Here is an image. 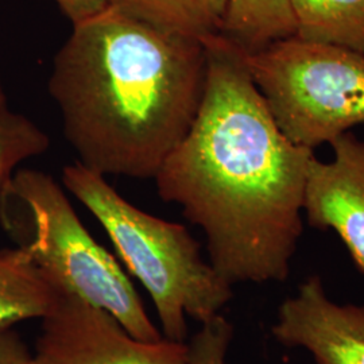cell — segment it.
I'll use <instances>...</instances> for the list:
<instances>
[{
    "mask_svg": "<svg viewBox=\"0 0 364 364\" xmlns=\"http://www.w3.org/2000/svg\"><path fill=\"white\" fill-rule=\"evenodd\" d=\"M234 338V326L218 314L201 323L186 344L189 364H227V353Z\"/></svg>",
    "mask_w": 364,
    "mask_h": 364,
    "instance_id": "cell-14",
    "label": "cell"
},
{
    "mask_svg": "<svg viewBox=\"0 0 364 364\" xmlns=\"http://www.w3.org/2000/svg\"><path fill=\"white\" fill-rule=\"evenodd\" d=\"M273 338L309 352L316 364H364V306L328 297L323 279L311 275L278 308Z\"/></svg>",
    "mask_w": 364,
    "mask_h": 364,
    "instance_id": "cell-7",
    "label": "cell"
},
{
    "mask_svg": "<svg viewBox=\"0 0 364 364\" xmlns=\"http://www.w3.org/2000/svg\"><path fill=\"white\" fill-rule=\"evenodd\" d=\"M49 149V135L31 119L10 107L0 76V188L22 162L42 156Z\"/></svg>",
    "mask_w": 364,
    "mask_h": 364,
    "instance_id": "cell-13",
    "label": "cell"
},
{
    "mask_svg": "<svg viewBox=\"0 0 364 364\" xmlns=\"http://www.w3.org/2000/svg\"><path fill=\"white\" fill-rule=\"evenodd\" d=\"M203 43V103L156 173L158 195L201 228L209 263L231 287L284 282L304 230L314 150L278 127L246 53L220 34Z\"/></svg>",
    "mask_w": 364,
    "mask_h": 364,
    "instance_id": "cell-1",
    "label": "cell"
},
{
    "mask_svg": "<svg viewBox=\"0 0 364 364\" xmlns=\"http://www.w3.org/2000/svg\"><path fill=\"white\" fill-rule=\"evenodd\" d=\"M333 159H313L304 212L318 230L333 231L364 274V141L346 132L331 142Z\"/></svg>",
    "mask_w": 364,
    "mask_h": 364,
    "instance_id": "cell-8",
    "label": "cell"
},
{
    "mask_svg": "<svg viewBox=\"0 0 364 364\" xmlns=\"http://www.w3.org/2000/svg\"><path fill=\"white\" fill-rule=\"evenodd\" d=\"M0 223L58 293L105 309L134 338H164L127 274L90 234L52 176L16 170L0 188Z\"/></svg>",
    "mask_w": 364,
    "mask_h": 364,
    "instance_id": "cell-4",
    "label": "cell"
},
{
    "mask_svg": "<svg viewBox=\"0 0 364 364\" xmlns=\"http://www.w3.org/2000/svg\"><path fill=\"white\" fill-rule=\"evenodd\" d=\"M0 364H33V352L14 328L0 331Z\"/></svg>",
    "mask_w": 364,
    "mask_h": 364,
    "instance_id": "cell-16",
    "label": "cell"
},
{
    "mask_svg": "<svg viewBox=\"0 0 364 364\" xmlns=\"http://www.w3.org/2000/svg\"><path fill=\"white\" fill-rule=\"evenodd\" d=\"M60 293L45 279L21 247L0 250V331L15 324L45 318Z\"/></svg>",
    "mask_w": 364,
    "mask_h": 364,
    "instance_id": "cell-9",
    "label": "cell"
},
{
    "mask_svg": "<svg viewBox=\"0 0 364 364\" xmlns=\"http://www.w3.org/2000/svg\"><path fill=\"white\" fill-rule=\"evenodd\" d=\"M248 72L278 127L314 150L364 124V55L299 38L246 53Z\"/></svg>",
    "mask_w": 364,
    "mask_h": 364,
    "instance_id": "cell-5",
    "label": "cell"
},
{
    "mask_svg": "<svg viewBox=\"0 0 364 364\" xmlns=\"http://www.w3.org/2000/svg\"><path fill=\"white\" fill-rule=\"evenodd\" d=\"M60 10L72 25H77L107 9L117 4L119 0H54Z\"/></svg>",
    "mask_w": 364,
    "mask_h": 364,
    "instance_id": "cell-15",
    "label": "cell"
},
{
    "mask_svg": "<svg viewBox=\"0 0 364 364\" xmlns=\"http://www.w3.org/2000/svg\"><path fill=\"white\" fill-rule=\"evenodd\" d=\"M228 0H119L122 11L182 38L203 42L220 34Z\"/></svg>",
    "mask_w": 364,
    "mask_h": 364,
    "instance_id": "cell-10",
    "label": "cell"
},
{
    "mask_svg": "<svg viewBox=\"0 0 364 364\" xmlns=\"http://www.w3.org/2000/svg\"><path fill=\"white\" fill-rule=\"evenodd\" d=\"M296 37L364 55V0H291Z\"/></svg>",
    "mask_w": 364,
    "mask_h": 364,
    "instance_id": "cell-12",
    "label": "cell"
},
{
    "mask_svg": "<svg viewBox=\"0 0 364 364\" xmlns=\"http://www.w3.org/2000/svg\"><path fill=\"white\" fill-rule=\"evenodd\" d=\"M42 321L33 364H189L186 343L144 341L109 313L60 293Z\"/></svg>",
    "mask_w": 364,
    "mask_h": 364,
    "instance_id": "cell-6",
    "label": "cell"
},
{
    "mask_svg": "<svg viewBox=\"0 0 364 364\" xmlns=\"http://www.w3.org/2000/svg\"><path fill=\"white\" fill-rule=\"evenodd\" d=\"M220 36L247 54L293 37L291 0H228Z\"/></svg>",
    "mask_w": 364,
    "mask_h": 364,
    "instance_id": "cell-11",
    "label": "cell"
},
{
    "mask_svg": "<svg viewBox=\"0 0 364 364\" xmlns=\"http://www.w3.org/2000/svg\"><path fill=\"white\" fill-rule=\"evenodd\" d=\"M205 82L203 42L112 6L73 25L48 87L80 165L105 177L154 180L191 130Z\"/></svg>",
    "mask_w": 364,
    "mask_h": 364,
    "instance_id": "cell-2",
    "label": "cell"
},
{
    "mask_svg": "<svg viewBox=\"0 0 364 364\" xmlns=\"http://www.w3.org/2000/svg\"><path fill=\"white\" fill-rule=\"evenodd\" d=\"M63 183L100 223L119 258L147 290L165 338L185 343L188 317L201 324L231 301L232 287L201 257L185 225L132 205L105 176L78 162L64 168Z\"/></svg>",
    "mask_w": 364,
    "mask_h": 364,
    "instance_id": "cell-3",
    "label": "cell"
}]
</instances>
